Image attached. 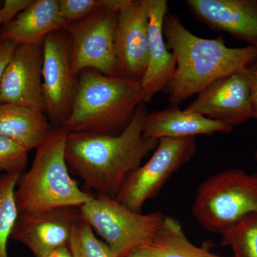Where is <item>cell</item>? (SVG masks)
Returning a JSON list of instances; mask_svg holds the SVG:
<instances>
[{
  "mask_svg": "<svg viewBox=\"0 0 257 257\" xmlns=\"http://www.w3.org/2000/svg\"><path fill=\"white\" fill-rule=\"evenodd\" d=\"M165 216L160 211L137 212L116 198L99 194L80 207L81 219L104 239L115 257L151 246Z\"/></svg>",
  "mask_w": 257,
  "mask_h": 257,
  "instance_id": "6",
  "label": "cell"
},
{
  "mask_svg": "<svg viewBox=\"0 0 257 257\" xmlns=\"http://www.w3.org/2000/svg\"><path fill=\"white\" fill-rule=\"evenodd\" d=\"M151 246L155 257H222L191 242L180 221L172 216H165Z\"/></svg>",
  "mask_w": 257,
  "mask_h": 257,
  "instance_id": "19",
  "label": "cell"
},
{
  "mask_svg": "<svg viewBox=\"0 0 257 257\" xmlns=\"http://www.w3.org/2000/svg\"><path fill=\"white\" fill-rule=\"evenodd\" d=\"M42 62L43 42L18 45L3 75L0 104L30 106L45 112Z\"/></svg>",
  "mask_w": 257,
  "mask_h": 257,
  "instance_id": "13",
  "label": "cell"
},
{
  "mask_svg": "<svg viewBox=\"0 0 257 257\" xmlns=\"http://www.w3.org/2000/svg\"><path fill=\"white\" fill-rule=\"evenodd\" d=\"M18 45L5 40H0V88L5 69L14 55Z\"/></svg>",
  "mask_w": 257,
  "mask_h": 257,
  "instance_id": "26",
  "label": "cell"
},
{
  "mask_svg": "<svg viewBox=\"0 0 257 257\" xmlns=\"http://www.w3.org/2000/svg\"><path fill=\"white\" fill-rule=\"evenodd\" d=\"M148 8L146 0L120 10L116 35V77L140 82L148 66Z\"/></svg>",
  "mask_w": 257,
  "mask_h": 257,
  "instance_id": "12",
  "label": "cell"
},
{
  "mask_svg": "<svg viewBox=\"0 0 257 257\" xmlns=\"http://www.w3.org/2000/svg\"><path fill=\"white\" fill-rule=\"evenodd\" d=\"M128 0H98L99 9L110 10L119 13Z\"/></svg>",
  "mask_w": 257,
  "mask_h": 257,
  "instance_id": "28",
  "label": "cell"
},
{
  "mask_svg": "<svg viewBox=\"0 0 257 257\" xmlns=\"http://www.w3.org/2000/svg\"><path fill=\"white\" fill-rule=\"evenodd\" d=\"M148 108L142 102L126 127L119 135L69 133L67 163L96 194L116 197L127 176L155 151L159 140L143 135Z\"/></svg>",
  "mask_w": 257,
  "mask_h": 257,
  "instance_id": "1",
  "label": "cell"
},
{
  "mask_svg": "<svg viewBox=\"0 0 257 257\" xmlns=\"http://www.w3.org/2000/svg\"><path fill=\"white\" fill-rule=\"evenodd\" d=\"M33 0H5L0 6V30L11 23L22 12L33 3Z\"/></svg>",
  "mask_w": 257,
  "mask_h": 257,
  "instance_id": "25",
  "label": "cell"
},
{
  "mask_svg": "<svg viewBox=\"0 0 257 257\" xmlns=\"http://www.w3.org/2000/svg\"><path fill=\"white\" fill-rule=\"evenodd\" d=\"M58 3L67 27L87 18L99 8L98 0H58Z\"/></svg>",
  "mask_w": 257,
  "mask_h": 257,
  "instance_id": "24",
  "label": "cell"
},
{
  "mask_svg": "<svg viewBox=\"0 0 257 257\" xmlns=\"http://www.w3.org/2000/svg\"><path fill=\"white\" fill-rule=\"evenodd\" d=\"M192 211L203 228L219 234L257 214V174L232 169L210 176L198 187Z\"/></svg>",
  "mask_w": 257,
  "mask_h": 257,
  "instance_id": "5",
  "label": "cell"
},
{
  "mask_svg": "<svg viewBox=\"0 0 257 257\" xmlns=\"http://www.w3.org/2000/svg\"><path fill=\"white\" fill-rule=\"evenodd\" d=\"M221 235V244L229 246L234 257H257V214H248Z\"/></svg>",
  "mask_w": 257,
  "mask_h": 257,
  "instance_id": "21",
  "label": "cell"
},
{
  "mask_svg": "<svg viewBox=\"0 0 257 257\" xmlns=\"http://www.w3.org/2000/svg\"><path fill=\"white\" fill-rule=\"evenodd\" d=\"M58 0H35L26 10L0 30V40L15 45H36L52 32L65 30Z\"/></svg>",
  "mask_w": 257,
  "mask_h": 257,
  "instance_id": "17",
  "label": "cell"
},
{
  "mask_svg": "<svg viewBox=\"0 0 257 257\" xmlns=\"http://www.w3.org/2000/svg\"><path fill=\"white\" fill-rule=\"evenodd\" d=\"M163 34L177 62L175 75L164 89L170 105L179 106L216 79L248 68L257 61L255 47L231 48L222 37L196 36L176 14L166 16Z\"/></svg>",
  "mask_w": 257,
  "mask_h": 257,
  "instance_id": "2",
  "label": "cell"
},
{
  "mask_svg": "<svg viewBox=\"0 0 257 257\" xmlns=\"http://www.w3.org/2000/svg\"><path fill=\"white\" fill-rule=\"evenodd\" d=\"M71 37L66 30L52 32L43 40L42 88L45 113L62 126L68 119L77 84L71 69Z\"/></svg>",
  "mask_w": 257,
  "mask_h": 257,
  "instance_id": "9",
  "label": "cell"
},
{
  "mask_svg": "<svg viewBox=\"0 0 257 257\" xmlns=\"http://www.w3.org/2000/svg\"><path fill=\"white\" fill-rule=\"evenodd\" d=\"M189 11L211 30L226 32L257 49V1L187 0Z\"/></svg>",
  "mask_w": 257,
  "mask_h": 257,
  "instance_id": "14",
  "label": "cell"
},
{
  "mask_svg": "<svg viewBox=\"0 0 257 257\" xmlns=\"http://www.w3.org/2000/svg\"><path fill=\"white\" fill-rule=\"evenodd\" d=\"M185 109L233 128L253 119L248 68L211 83Z\"/></svg>",
  "mask_w": 257,
  "mask_h": 257,
  "instance_id": "10",
  "label": "cell"
},
{
  "mask_svg": "<svg viewBox=\"0 0 257 257\" xmlns=\"http://www.w3.org/2000/svg\"><path fill=\"white\" fill-rule=\"evenodd\" d=\"M22 174L14 172L0 176V257H9L8 240L19 216L15 190Z\"/></svg>",
  "mask_w": 257,
  "mask_h": 257,
  "instance_id": "20",
  "label": "cell"
},
{
  "mask_svg": "<svg viewBox=\"0 0 257 257\" xmlns=\"http://www.w3.org/2000/svg\"><path fill=\"white\" fill-rule=\"evenodd\" d=\"M69 131L52 128L37 145L32 167L22 174L15 190L19 214L64 207H82L94 195L79 188L69 175L65 157Z\"/></svg>",
  "mask_w": 257,
  "mask_h": 257,
  "instance_id": "4",
  "label": "cell"
},
{
  "mask_svg": "<svg viewBox=\"0 0 257 257\" xmlns=\"http://www.w3.org/2000/svg\"><path fill=\"white\" fill-rule=\"evenodd\" d=\"M47 257H72L68 246H61L52 251Z\"/></svg>",
  "mask_w": 257,
  "mask_h": 257,
  "instance_id": "30",
  "label": "cell"
},
{
  "mask_svg": "<svg viewBox=\"0 0 257 257\" xmlns=\"http://www.w3.org/2000/svg\"><path fill=\"white\" fill-rule=\"evenodd\" d=\"M68 246L72 257H115L107 243L96 238L92 226L82 219L74 225Z\"/></svg>",
  "mask_w": 257,
  "mask_h": 257,
  "instance_id": "22",
  "label": "cell"
},
{
  "mask_svg": "<svg viewBox=\"0 0 257 257\" xmlns=\"http://www.w3.org/2000/svg\"><path fill=\"white\" fill-rule=\"evenodd\" d=\"M52 130L45 112L19 104H0V136L29 152L36 148Z\"/></svg>",
  "mask_w": 257,
  "mask_h": 257,
  "instance_id": "18",
  "label": "cell"
},
{
  "mask_svg": "<svg viewBox=\"0 0 257 257\" xmlns=\"http://www.w3.org/2000/svg\"><path fill=\"white\" fill-rule=\"evenodd\" d=\"M80 208L64 207L19 214L11 239L25 244L35 257H47L56 248L68 246Z\"/></svg>",
  "mask_w": 257,
  "mask_h": 257,
  "instance_id": "11",
  "label": "cell"
},
{
  "mask_svg": "<svg viewBox=\"0 0 257 257\" xmlns=\"http://www.w3.org/2000/svg\"><path fill=\"white\" fill-rule=\"evenodd\" d=\"M196 151L195 138L160 139L150 160L127 176L115 198L132 210L141 213L145 203L156 197Z\"/></svg>",
  "mask_w": 257,
  "mask_h": 257,
  "instance_id": "7",
  "label": "cell"
},
{
  "mask_svg": "<svg viewBox=\"0 0 257 257\" xmlns=\"http://www.w3.org/2000/svg\"><path fill=\"white\" fill-rule=\"evenodd\" d=\"M28 161V152L13 140L0 136V172H23Z\"/></svg>",
  "mask_w": 257,
  "mask_h": 257,
  "instance_id": "23",
  "label": "cell"
},
{
  "mask_svg": "<svg viewBox=\"0 0 257 257\" xmlns=\"http://www.w3.org/2000/svg\"><path fill=\"white\" fill-rule=\"evenodd\" d=\"M254 158H255V160H256V161L257 162V151L255 152Z\"/></svg>",
  "mask_w": 257,
  "mask_h": 257,
  "instance_id": "31",
  "label": "cell"
},
{
  "mask_svg": "<svg viewBox=\"0 0 257 257\" xmlns=\"http://www.w3.org/2000/svg\"><path fill=\"white\" fill-rule=\"evenodd\" d=\"M125 257H155V254L152 246H150L140 248Z\"/></svg>",
  "mask_w": 257,
  "mask_h": 257,
  "instance_id": "29",
  "label": "cell"
},
{
  "mask_svg": "<svg viewBox=\"0 0 257 257\" xmlns=\"http://www.w3.org/2000/svg\"><path fill=\"white\" fill-rule=\"evenodd\" d=\"M148 8V66L140 81L144 102L164 90L175 75L177 62L175 55L167 50L163 34V24L168 14L166 0H146Z\"/></svg>",
  "mask_w": 257,
  "mask_h": 257,
  "instance_id": "15",
  "label": "cell"
},
{
  "mask_svg": "<svg viewBox=\"0 0 257 257\" xmlns=\"http://www.w3.org/2000/svg\"><path fill=\"white\" fill-rule=\"evenodd\" d=\"M232 130L221 121L209 119L195 111L182 110L178 105H170L163 110L147 114L143 135L147 138L160 140L162 138H195L197 135H212L217 133L229 134Z\"/></svg>",
  "mask_w": 257,
  "mask_h": 257,
  "instance_id": "16",
  "label": "cell"
},
{
  "mask_svg": "<svg viewBox=\"0 0 257 257\" xmlns=\"http://www.w3.org/2000/svg\"><path fill=\"white\" fill-rule=\"evenodd\" d=\"M116 12L96 9L65 29L71 37V69L74 75L92 69L116 77Z\"/></svg>",
  "mask_w": 257,
  "mask_h": 257,
  "instance_id": "8",
  "label": "cell"
},
{
  "mask_svg": "<svg viewBox=\"0 0 257 257\" xmlns=\"http://www.w3.org/2000/svg\"><path fill=\"white\" fill-rule=\"evenodd\" d=\"M79 75L72 111L62 126L69 133L119 135L144 102L140 82L90 69Z\"/></svg>",
  "mask_w": 257,
  "mask_h": 257,
  "instance_id": "3",
  "label": "cell"
},
{
  "mask_svg": "<svg viewBox=\"0 0 257 257\" xmlns=\"http://www.w3.org/2000/svg\"><path fill=\"white\" fill-rule=\"evenodd\" d=\"M251 87V104L253 119H257V61L248 67Z\"/></svg>",
  "mask_w": 257,
  "mask_h": 257,
  "instance_id": "27",
  "label": "cell"
},
{
  "mask_svg": "<svg viewBox=\"0 0 257 257\" xmlns=\"http://www.w3.org/2000/svg\"><path fill=\"white\" fill-rule=\"evenodd\" d=\"M2 4H3V2L0 1V6H1Z\"/></svg>",
  "mask_w": 257,
  "mask_h": 257,
  "instance_id": "32",
  "label": "cell"
}]
</instances>
